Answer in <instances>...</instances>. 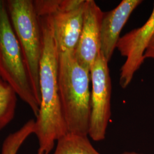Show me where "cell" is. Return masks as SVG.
<instances>
[{"mask_svg": "<svg viewBox=\"0 0 154 154\" xmlns=\"http://www.w3.org/2000/svg\"><path fill=\"white\" fill-rule=\"evenodd\" d=\"M39 18L43 38L39 73L41 101L34 134L38 141L37 154H49L68 130L60 95L58 50L49 18Z\"/></svg>", "mask_w": 154, "mask_h": 154, "instance_id": "obj_1", "label": "cell"}, {"mask_svg": "<svg viewBox=\"0 0 154 154\" xmlns=\"http://www.w3.org/2000/svg\"><path fill=\"white\" fill-rule=\"evenodd\" d=\"M90 72L74 53H58V84L68 133L88 137L91 112Z\"/></svg>", "mask_w": 154, "mask_h": 154, "instance_id": "obj_2", "label": "cell"}, {"mask_svg": "<svg viewBox=\"0 0 154 154\" xmlns=\"http://www.w3.org/2000/svg\"><path fill=\"white\" fill-rule=\"evenodd\" d=\"M5 2L12 28L21 48L33 92L40 105L39 73L43 50L40 18L33 1L8 0Z\"/></svg>", "mask_w": 154, "mask_h": 154, "instance_id": "obj_3", "label": "cell"}, {"mask_svg": "<svg viewBox=\"0 0 154 154\" xmlns=\"http://www.w3.org/2000/svg\"><path fill=\"white\" fill-rule=\"evenodd\" d=\"M0 75L32 110L35 117L39 104L33 92L22 50L11 22L5 1L0 0Z\"/></svg>", "mask_w": 154, "mask_h": 154, "instance_id": "obj_4", "label": "cell"}, {"mask_svg": "<svg viewBox=\"0 0 154 154\" xmlns=\"http://www.w3.org/2000/svg\"><path fill=\"white\" fill-rule=\"evenodd\" d=\"M108 63L100 52L90 70L92 90L88 135L95 142L105 139L111 117V81Z\"/></svg>", "mask_w": 154, "mask_h": 154, "instance_id": "obj_5", "label": "cell"}, {"mask_svg": "<svg viewBox=\"0 0 154 154\" xmlns=\"http://www.w3.org/2000/svg\"><path fill=\"white\" fill-rule=\"evenodd\" d=\"M154 34V6L147 21L141 27L135 29L119 39L116 48L126 58L122 66L119 84L126 88L132 81L135 72L144 61V54Z\"/></svg>", "mask_w": 154, "mask_h": 154, "instance_id": "obj_6", "label": "cell"}, {"mask_svg": "<svg viewBox=\"0 0 154 154\" xmlns=\"http://www.w3.org/2000/svg\"><path fill=\"white\" fill-rule=\"evenodd\" d=\"M103 14L94 0H85L82 28L74 55L78 62L90 72L100 53V26Z\"/></svg>", "mask_w": 154, "mask_h": 154, "instance_id": "obj_7", "label": "cell"}, {"mask_svg": "<svg viewBox=\"0 0 154 154\" xmlns=\"http://www.w3.org/2000/svg\"><path fill=\"white\" fill-rule=\"evenodd\" d=\"M48 17L58 52L74 53L82 28L85 0Z\"/></svg>", "mask_w": 154, "mask_h": 154, "instance_id": "obj_8", "label": "cell"}, {"mask_svg": "<svg viewBox=\"0 0 154 154\" xmlns=\"http://www.w3.org/2000/svg\"><path fill=\"white\" fill-rule=\"evenodd\" d=\"M141 0H123L111 11L104 13L100 26V52L109 62L113 54L122 30Z\"/></svg>", "mask_w": 154, "mask_h": 154, "instance_id": "obj_9", "label": "cell"}, {"mask_svg": "<svg viewBox=\"0 0 154 154\" xmlns=\"http://www.w3.org/2000/svg\"><path fill=\"white\" fill-rule=\"evenodd\" d=\"M54 154H101L94 148L88 137L67 133L56 143Z\"/></svg>", "mask_w": 154, "mask_h": 154, "instance_id": "obj_10", "label": "cell"}, {"mask_svg": "<svg viewBox=\"0 0 154 154\" xmlns=\"http://www.w3.org/2000/svg\"><path fill=\"white\" fill-rule=\"evenodd\" d=\"M16 95L14 89L0 75V130L14 118Z\"/></svg>", "mask_w": 154, "mask_h": 154, "instance_id": "obj_11", "label": "cell"}, {"mask_svg": "<svg viewBox=\"0 0 154 154\" xmlns=\"http://www.w3.org/2000/svg\"><path fill=\"white\" fill-rule=\"evenodd\" d=\"M34 129L35 121L32 119L26 122L20 130L9 135L4 142L1 154H17L25 139L34 134Z\"/></svg>", "mask_w": 154, "mask_h": 154, "instance_id": "obj_12", "label": "cell"}, {"mask_svg": "<svg viewBox=\"0 0 154 154\" xmlns=\"http://www.w3.org/2000/svg\"><path fill=\"white\" fill-rule=\"evenodd\" d=\"M144 58H154V34L151 39L149 45L146 50L144 54Z\"/></svg>", "mask_w": 154, "mask_h": 154, "instance_id": "obj_13", "label": "cell"}, {"mask_svg": "<svg viewBox=\"0 0 154 154\" xmlns=\"http://www.w3.org/2000/svg\"><path fill=\"white\" fill-rule=\"evenodd\" d=\"M143 154L142 153H139V152H137L135 151H126L124 152H122L121 154Z\"/></svg>", "mask_w": 154, "mask_h": 154, "instance_id": "obj_14", "label": "cell"}]
</instances>
